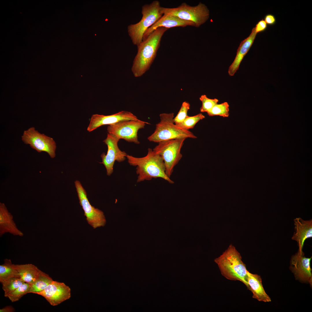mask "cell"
<instances>
[{"label": "cell", "instance_id": "603a6c76", "mask_svg": "<svg viewBox=\"0 0 312 312\" xmlns=\"http://www.w3.org/2000/svg\"><path fill=\"white\" fill-rule=\"evenodd\" d=\"M0 282L4 292V296L6 297L16 289L25 283L21 278L15 277L10 278Z\"/></svg>", "mask_w": 312, "mask_h": 312}, {"label": "cell", "instance_id": "f546056e", "mask_svg": "<svg viewBox=\"0 0 312 312\" xmlns=\"http://www.w3.org/2000/svg\"><path fill=\"white\" fill-rule=\"evenodd\" d=\"M264 20L267 25L270 26L273 25L276 23V19L275 16L271 14H266L264 16Z\"/></svg>", "mask_w": 312, "mask_h": 312}, {"label": "cell", "instance_id": "4fadbf2b", "mask_svg": "<svg viewBox=\"0 0 312 312\" xmlns=\"http://www.w3.org/2000/svg\"><path fill=\"white\" fill-rule=\"evenodd\" d=\"M138 119L137 117L132 113L126 111H122L109 115L93 114L91 116L87 130L90 132L102 125H110L122 121Z\"/></svg>", "mask_w": 312, "mask_h": 312}, {"label": "cell", "instance_id": "6da1fadb", "mask_svg": "<svg viewBox=\"0 0 312 312\" xmlns=\"http://www.w3.org/2000/svg\"><path fill=\"white\" fill-rule=\"evenodd\" d=\"M169 29L159 27L137 46L138 51L131 68L133 76H142L149 69L160 46L161 38Z\"/></svg>", "mask_w": 312, "mask_h": 312}, {"label": "cell", "instance_id": "e0dca14e", "mask_svg": "<svg viewBox=\"0 0 312 312\" xmlns=\"http://www.w3.org/2000/svg\"><path fill=\"white\" fill-rule=\"evenodd\" d=\"M13 216L4 203H0V236L9 233L14 235L23 236V233L17 227Z\"/></svg>", "mask_w": 312, "mask_h": 312}, {"label": "cell", "instance_id": "277c9868", "mask_svg": "<svg viewBox=\"0 0 312 312\" xmlns=\"http://www.w3.org/2000/svg\"><path fill=\"white\" fill-rule=\"evenodd\" d=\"M159 117L160 121L156 125L154 132L148 138L150 141L159 143L174 139L197 138L189 130L182 128L175 124L173 113H162Z\"/></svg>", "mask_w": 312, "mask_h": 312}, {"label": "cell", "instance_id": "cb8c5ba5", "mask_svg": "<svg viewBox=\"0 0 312 312\" xmlns=\"http://www.w3.org/2000/svg\"><path fill=\"white\" fill-rule=\"evenodd\" d=\"M31 287L30 284L25 283L9 294L7 297L12 302L17 301L24 295L29 293Z\"/></svg>", "mask_w": 312, "mask_h": 312}, {"label": "cell", "instance_id": "9c48e42d", "mask_svg": "<svg viewBox=\"0 0 312 312\" xmlns=\"http://www.w3.org/2000/svg\"><path fill=\"white\" fill-rule=\"evenodd\" d=\"M22 140L38 153L45 152L52 158L55 157L56 143L53 138L40 133L34 127L24 131Z\"/></svg>", "mask_w": 312, "mask_h": 312}, {"label": "cell", "instance_id": "83f0119b", "mask_svg": "<svg viewBox=\"0 0 312 312\" xmlns=\"http://www.w3.org/2000/svg\"><path fill=\"white\" fill-rule=\"evenodd\" d=\"M190 104L188 103L185 101L183 103L179 112L174 118V122L175 125L181 123L188 116L187 112L190 109Z\"/></svg>", "mask_w": 312, "mask_h": 312}, {"label": "cell", "instance_id": "7402d4cb", "mask_svg": "<svg viewBox=\"0 0 312 312\" xmlns=\"http://www.w3.org/2000/svg\"><path fill=\"white\" fill-rule=\"evenodd\" d=\"M53 281L48 274L40 270L38 278L36 281L31 285L29 293H34L42 291Z\"/></svg>", "mask_w": 312, "mask_h": 312}, {"label": "cell", "instance_id": "8fae6325", "mask_svg": "<svg viewBox=\"0 0 312 312\" xmlns=\"http://www.w3.org/2000/svg\"><path fill=\"white\" fill-rule=\"evenodd\" d=\"M120 139L114 135L108 133L107 138L103 142L107 146V153H103L101 155L102 161L100 163L103 164L106 170L107 174L110 176L113 172L114 162L124 161L127 154L119 148L118 142Z\"/></svg>", "mask_w": 312, "mask_h": 312}, {"label": "cell", "instance_id": "30bf717a", "mask_svg": "<svg viewBox=\"0 0 312 312\" xmlns=\"http://www.w3.org/2000/svg\"><path fill=\"white\" fill-rule=\"evenodd\" d=\"M75 184L79 203L84 211L88 223L94 229L104 226L106 220L103 212L91 205L86 192L79 181L76 180Z\"/></svg>", "mask_w": 312, "mask_h": 312}, {"label": "cell", "instance_id": "484cf974", "mask_svg": "<svg viewBox=\"0 0 312 312\" xmlns=\"http://www.w3.org/2000/svg\"><path fill=\"white\" fill-rule=\"evenodd\" d=\"M205 118V116L202 113L193 116H188L182 122L176 125L182 128L188 130L193 129L198 121Z\"/></svg>", "mask_w": 312, "mask_h": 312}, {"label": "cell", "instance_id": "ba28073f", "mask_svg": "<svg viewBox=\"0 0 312 312\" xmlns=\"http://www.w3.org/2000/svg\"><path fill=\"white\" fill-rule=\"evenodd\" d=\"M148 122L141 120H129L121 121L109 125L107 128L108 133L120 140L123 139L129 142L139 144L138 132L144 128Z\"/></svg>", "mask_w": 312, "mask_h": 312}, {"label": "cell", "instance_id": "8992f818", "mask_svg": "<svg viewBox=\"0 0 312 312\" xmlns=\"http://www.w3.org/2000/svg\"><path fill=\"white\" fill-rule=\"evenodd\" d=\"M160 11L163 14L173 15L192 22L195 24L196 27H199L206 22L209 16L208 8L201 2L195 6H191L183 3L175 8L161 7Z\"/></svg>", "mask_w": 312, "mask_h": 312}, {"label": "cell", "instance_id": "7c38bea8", "mask_svg": "<svg viewBox=\"0 0 312 312\" xmlns=\"http://www.w3.org/2000/svg\"><path fill=\"white\" fill-rule=\"evenodd\" d=\"M43 297L51 305H57L69 299L71 296L70 289L63 283L53 281L44 289L35 292Z\"/></svg>", "mask_w": 312, "mask_h": 312}, {"label": "cell", "instance_id": "5b68a950", "mask_svg": "<svg viewBox=\"0 0 312 312\" xmlns=\"http://www.w3.org/2000/svg\"><path fill=\"white\" fill-rule=\"evenodd\" d=\"M161 7L159 1L157 0L142 6L141 19L138 23L131 24L127 27L128 34L134 44L138 46L141 43L146 30L162 16Z\"/></svg>", "mask_w": 312, "mask_h": 312}, {"label": "cell", "instance_id": "7a4b0ae2", "mask_svg": "<svg viewBox=\"0 0 312 312\" xmlns=\"http://www.w3.org/2000/svg\"><path fill=\"white\" fill-rule=\"evenodd\" d=\"M126 158L130 165L136 167L138 182L160 178L170 183H174L166 174L162 158L152 149L148 148L147 153L144 157H137L127 154Z\"/></svg>", "mask_w": 312, "mask_h": 312}, {"label": "cell", "instance_id": "3957f363", "mask_svg": "<svg viewBox=\"0 0 312 312\" xmlns=\"http://www.w3.org/2000/svg\"><path fill=\"white\" fill-rule=\"evenodd\" d=\"M214 261L223 276L229 280L241 282L248 289L246 265L235 246L230 245L221 255L214 259Z\"/></svg>", "mask_w": 312, "mask_h": 312}, {"label": "cell", "instance_id": "4dcf8cb0", "mask_svg": "<svg viewBox=\"0 0 312 312\" xmlns=\"http://www.w3.org/2000/svg\"><path fill=\"white\" fill-rule=\"evenodd\" d=\"M14 311L13 307L10 306L6 307L0 310L1 312H12Z\"/></svg>", "mask_w": 312, "mask_h": 312}, {"label": "cell", "instance_id": "52a82bcc", "mask_svg": "<svg viewBox=\"0 0 312 312\" xmlns=\"http://www.w3.org/2000/svg\"><path fill=\"white\" fill-rule=\"evenodd\" d=\"M185 139H177L161 141L153 149L162 158L166 173L170 178L174 167L182 157L181 151Z\"/></svg>", "mask_w": 312, "mask_h": 312}, {"label": "cell", "instance_id": "9a60e30c", "mask_svg": "<svg viewBox=\"0 0 312 312\" xmlns=\"http://www.w3.org/2000/svg\"><path fill=\"white\" fill-rule=\"evenodd\" d=\"M188 26L195 27V24L191 21L183 19L175 16L163 14L158 21L146 30L143 35L142 41L159 27H163L169 29L173 27H185Z\"/></svg>", "mask_w": 312, "mask_h": 312}, {"label": "cell", "instance_id": "ac0fdd59", "mask_svg": "<svg viewBox=\"0 0 312 312\" xmlns=\"http://www.w3.org/2000/svg\"><path fill=\"white\" fill-rule=\"evenodd\" d=\"M257 34L254 27L250 35L240 43L235 58L229 67L228 73L229 76L234 75L238 69L242 60L253 44Z\"/></svg>", "mask_w": 312, "mask_h": 312}, {"label": "cell", "instance_id": "44dd1931", "mask_svg": "<svg viewBox=\"0 0 312 312\" xmlns=\"http://www.w3.org/2000/svg\"><path fill=\"white\" fill-rule=\"evenodd\" d=\"M13 277L20 278L18 272L11 260L6 259L4 263L0 265V281Z\"/></svg>", "mask_w": 312, "mask_h": 312}, {"label": "cell", "instance_id": "2e32d148", "mask_svg": "<svg viewBox=\"0 0 312 312\" xmlns=\"http://www.w3.org/2000/svg\"><path fill=\"white\" fill-rule=\"evenodd\" d=\"M295 231L292 239L297 242L298 251L302 252V249L306 239L312 237V220H304L300 218L294 220Z\"/></svg>", "mask_w": 312, "mask_h": 312}, {"label": "cell", "instance_id": "5bb4252c", "mask_svg": "<svg viewBox=\"0 0 312 312\" xmlns=\"http://www.w3.org/2000/svg\"><path fill=\"white\" fill-rule=\"evenodd\" d=\"M312 257L306 258L304 253L298 251L292 257L291 269L297 279L312 284V274L310 262Z\"/></svg>", "mask_w": 312, "mask_h": 312}, {"label": "cell", "instance_id": "d6986e66", "mask_svg": "<svg viewBox=\"0 0 312 312\" xmlns=\"http://www.w3.org/2000/svg\"><path fill=\"white\" fill-rule=\"evenodd\" d=\"M247 273L248 289L252 292V298L259 301L270 302V298L264 289L260 276L256 274H252L248 270Z\"/></svg>", "mask_w": 312, "mask_h": 312}, {"label": "cell", "instance_id": "ffe728a7", "mask_svg": "<svg viewBox=\"0 0 312 312\" xmlns=\"http://www.w3.org/2000/svg\"><path fill=\"white\" fill-rule=\"evenodd\" d=\"M18 272L20 278L25 283L31 285L37 280L40 270L36 266L32 264L15 265Z\"/></svg>", "mask_w": 312, "mask_h": 312}, {"label": "cell", "instance_id": "f1b7e54d", "mask_svg": "<svg viewBox=\"0 0 312 312\" xmlns=\"http://www.w3.org/2000/svg\"><path fill=\"white\" fill-rule=\"evenodd\" d=\"M267 27V25L264 20L262 19L258 22L254 27L255 32L257 34L264 31Z\"/></svg>", "mask_w": 312, "mask_h": 312}, {"label": "cell", "instance_id": "d4e9b609", "mask_svg": "<svg viewBox=\"0 0 312 312\" xmlns=\"http://www.w3.org/2000/svg\"><path fill=\"white\" fill-rule=\"evenodd\" d=\"M229 105L227 102L215 105L207 113L209 116H219L228 117L229 116Z\"/></svg>", "mask_w": 312, "mask_h": 312}, {"label": "cell", "instance_id": "4316f807", "mask_svg": "<svg viewBox=\"0 0 312 312\" xmlns=\"http://www.w3.org/2000/svg\"><path fill=\"white\" fill-rule=\"evenodd\" d=\"M202 105L200 109L201 112H207L215 105L218 103L219 101L216 99H211L208 98L205 95H201L200 98Z\"/></svg>", "mask_w": 312, "mask_h": 312}]
</instances>
